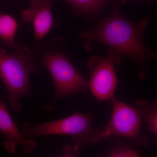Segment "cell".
I'll list each match as a JSON object with an SVG mask.
<instances>
[{
    "mask_svg": "<svg viewBox=\"0 0 157 157\" xmlns=\"http://www.w3.org/2000/svg\"><path fill=\"white\" fill-rule=\"evenodd\" d=\"M148 23L147 18L138 22H132L115 9L109 17L92 30L80 33V37L86 50H91L93 42L102 43L120 56L131 59L141 68L150 55L143 39Z\"/></svg>",
    "mask_w": 157,
    "mask_h": 157,
    "instance_id": "obj_1",
    "label": "cell"
},
{
    "mask_svg": "<svg viewBox=\"0 0 157 157\" xmlns=\"http://www.w3.org/2000/svg\"><path fill=\"white\" fill-rule=\"evenodd\" d=\"M12 53L0 47V78L9 94L11 109L15 112L22 109L20 101L32 94L30 76L40 74V70L32 51L19 46Z\"/></svg>",
    "mask_w": 157,
    "mask_h": 157,
    "instance_id": "obj_2",
    "label": "cell"
},
{
    "mask_svg": "<svg viewBox=\"0 0 157 157\" xmlns=\"http://www.w3.org/2000/svg\"><path fill=\"white\" fill-rule=\"evenodd\" d=\"M93 121L91 113H76L61 119L44 123L25 124L21 132L26 138L30 139L46 135H68L72 137L75 148L79 150L109 137L105 126L93 128Z\"/></svg>",
    "mask_w": 157,
    "mask_h": 157,
    "instance_id": "obj_3",
    "label": "cell"
},
{
    "mask_svg": "<svg viewBox=\"0 0 157 157\" xmlns=\"http://www.w3.org/2000/svg\"><path fill=\"white\" fill-rule=\"evenodd\" d=\"M43 61L52 76L55 90L53 98L45 104L44 109L52 110L61 100L87 90V81L64 54L50 52L45 55Z\"/></svg>",
    "mask_w": 157,
    "mask_h": 157,
    "instance_id": "obj_4",
    "label": "cell"
},
{
    "mask_svg": "<svg viewBox=\"0 0 157 157\" xmlns=\"http://www.w3.org/2000/svg\"><path fill=\"white\" fill-rule=\"evenodd\" d=\"M112 102V112L109 122L105 125L109 137H124L138 146H145L146 138L141 133V125L148 104L137 101L132 106L115 98Z\"/></svg>",
    "mask_w": 157,
    "mask_h": 157,
    "instance_id": "obj_5",
    "label": "cell"
},
{
    "mask_svg": "<svg viewBox=\"0 0 157 157\" xmlns=\"http://www.w3.org/2000/svg\"><path fill=\"white\" fill-rule=\"evenodd\" d=\"M120 62V56L112 49L104 56L90 58L88 67L91 76L88 87L99 101H112L118 83L115 66Z\"/></svg>",
    "mask_w": 157,
    "mask_h": 157,
    "instance_id": "obj_6",
    "label": "cell"
},
{
    "mask_svg": "<svg viewBox=\"0 0 157 157\" xmlns=\"http://www.w3.org/2000/svg\"><path fill=\"white\" fill-rule=\"evenodd\" d=\"M53 0H32L29 9L21 11L23 20L33 23L36 42L43 39L53 26Z\"/></svg>",
    "mask_w": 157,
    "mask_h": 157,
    "instance_id": "obj_7",
    "label": "cell"
},
{
    "mask_svg": "<svg viewBox=\"0 0 157 157\" xmlns=\"http://www.w3.org/2000/svg\"><path fill=\"white\" fill-rule=\"evenodd\" d=\"M0 132L6 137L4 146L8 152L13 154L19 145L26 153L33 151L38 143L33 139L26 138L21 132L9 114L5 104L0 101Z\"/></svg>",
    "mask_w": 157,
    "mask_h": 157,
    "instance_id": "obj_8",
    "label": "cell"
},
{
    "mask_svg": "<svg viewBox=\"0 0 157 157\" xmlns=\"http://www.w3.org/2000/svg\"><path fill=\"white\" fill-rule=\"evenodd\" d=\"M17 23L9 14H0V41L8 48L15 49L18 47L14 42Z\"/></svg>",
    "mask_w": 157,
    "mask_h": 157,
    "instance_id": "obj_9",
    "label": "cell"
},
{
    "mask_svg": "<svg viewBox=\"0 0 157 157\" xmlns=\"http://www.w3.org/2000/svg\"><path fill=\"white\" fill-rule=\"evenodd\" d=\"M72 6L76 14H92L99 13L107 5L110 3L115 4V1L124 0H63Z\"/></svg>",
    "mask_w": 157,
    "mask_h": 157,
    "instance_id": "obj_10",
    "label": "cell"
},
{
    "mask_svg": "<svg viewBox=\"0 0 157 157\" xmlns=\"http://www.w3.org/2000/svg\"><path fill=\"white\" fill-rule=\"evenodd\" d=\"M143 118L146 121L149 129L157 134V103L149 106L144 113Z\"/></svg>",
    "mask_w": 157,
    "mask_h": 157,
    "instance_id": "obj_11",
    "label": "cell"
},
{
    "mask_svg": "<svg viewBox=\"0 0 157 157\" xmlns=\"http://www.w3.org/2000/svg\"><path fill=\"white\" fill-rule=\"evenodd\" d=\"M108 157H139L140 155L135 150L127 146L113 149L107 155Z\"/></svg>",
    "mask_w": 157,
    "mask_h": 157,
    "instance_id": "obj_12",
    "label": "cell"
},
{
    "mask_svg": "<svg viewBox=\"0 0 157 157\" xmlns=\"http://www.w3.org/2000/svg\"><path fill=\"white\" fill-rule=\"evenodd\" d=\"M79 151L74 146L70 144H66L62 149L63 157H76L79 155Z\"/></svg>",
    "mask_w": 157,
    "mask_h": 157,
    "instance_id": "obj_13",
    "label": "cell"
}]
</instances>
